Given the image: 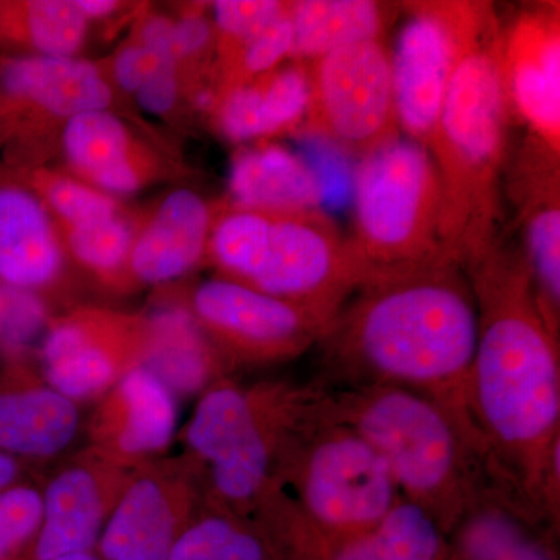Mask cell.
<instances>
[{
	"label": "cell",
	"instance_id": "cell-9",
	"mask_svg": "<svg viewBox=\"0 0 560 560\" xmlns=\"http://www.w3.org/2000/svg\"><path fill=\"white\" fill-rule=\"evenodd\" d=\"M219 350L231 374L242 368L287 363L316 348L330 320L217 276L180 296Z\"/></svg>",
	"mask_w": 560,
	"mask_h": 560
},
{
	"label": "cell",
	"instance_id": "cell-5",
	"mask_svg": "<svg viewBox=\"0 0 560 560\" xmlns=\"http://www.w3.org/2000/svg\"><path fill=\"white\" fill-rule=\"evenodd\" d=\"M320 382L221 378L197 399L180 430L200 467L210 506L256 518L279 493L280 475L318 410Z\"/></svg>",
	"mask_w": 560,
	"mask_h": 560
},
{
	"label": "cell",
	"instance_id": "cell-10",
	"mask_svg": "<svg viewBox=\"0 0 560 560\" xmlns=\"http://www.w3.org/2000/svg\"><path fill=\"white\" fill-rule=\"evenodd\" d=\"M307 130L366 156L401 135L394 102L390 50L363 40L307 62Z\"/></svg>",
	"mask_w": 560,
	"mask_h": 560
},
{
	"label": "cell",
	"instance_id": "cell-26",
	"mask_svg": "<svg viewBox=\"0 0 560 560\" xmlns=\"http://www.w3.org/2000/svg\"><path fill=\"white\" fill-rule=\"evenodd\" d=\"M232 206L268 213H301L323 206L324 187L304 158L279 145L242 149L232 160Z\"/></svg>",
	"mask_w": 560,
	"mask_h": 560
},
{
	"label": "cell",
	"instance_id": "cell-13",
	"mask_svg": "<svg viewBox=\"0 0 560 560\" xmlns=\"http://www.w3.org/2000/svg\"><path fill=\"white\" fill-rule=\"evenodd\" d=\"M206 503L200 467L186 453L143 464L117 501L95 555L101 560H168Z\"/></svg>",
	"mask_w": 560,
	"mask_h": 560
},
{
	"label": "cell",
	"instance_id": "cell-14",
	"mask_svg": "<svg viewBox=\"0 0 560 560\" xmlns=\"http://www.w3.org/2000/svg\"><path fill=\"white\" fill-rule=\"evenodd\" d=\"M138 469L90 445L66 459L40 490L43 518L25 558L55 560L95 551L106 522Z\"/></svg>",
	"mask_w": 560,
	"mask_h": 560
},
{
	"label": "cell",
	"instance_id": "cell-35",
	"mask_svg": "<svg viewBox=\"0 0 560 560\" xmlns=\"http://www.w3.org/2000/svg\"><path fill=\"white\" fill-rule=\"evenodd\" d=\"M289 2L279 0H219L212 3L220 61L230 60L243 46L256 38L287 10Z\"/></svg>",
	"mask_w": 560,
	"mask_h": 560
},
{
	"label": "cell",
	"instance_id": "cell-42",
	"mask_svg": "<svg viewBox=\"0 0 560 560\" xmlns=\"http://www.w3.org/2000/svg\"><path fill=\"white\" fill-rule=\"evenodd\" d=\"M73 3L88 21L102 20L120 9V3L116 0H73Z\"/></svg>",
	"mask_w": 560,
	"mask_h": 560
},
{
	"label": "cell",
	"instance_id": "cell-36",
	"mask_svg": "<svg viewBox=\"0 0 560 560\" xmlns=\"http://www.w3.org/2000/svg\"><path fill=\"white\" fill-rule=\"evenodd\" d=\"M43 518V495L35 486L21 482L0 492V560L27 555Z\"/></svg>",
	"mask_w": 560,
	"mask_h": 560
},
{
	"label": "cell",
	"instance_id": "cell-34",
	"mask_svg": "<svg viewBox=\"0 0 560 560\" xmlns=\"http://www.w3.org/2000/svg\"><path fill=\"white\" fill-rule=\"evenodd\" d=\"M293 54V27H291L289 5L282 14L271 22L243 46L230 60L221 62V90L224 92L267 75L291 60ZM219 102V101H217Z\"/></svg>",
	"mask_w": 560,
	"mask_h": 560
},
{
	"label": "cell",
	"instance_id": "cell-3",
	"mask_svg": "<svg viewBox=\"0 0 560 560\" xmlns=\"http://www.w3.org/2000/svg\"><path fill=\"white\" fill-rule=\"evenodd\" d=\"M501 40L500 18L492 3L481 2L429 143L441 183L442 243L464 270L503 234L504 178L514 117Z\"/></svg>",
	"mask_w": 560,
	"mask_h": 560
},
{
	"label": "cell",
	"instance_id": "cell-6",
	"mask_svg": "<svg viewBox=\"0 0 560 560\" xmlns=\"http://www.w3.org/2000/svg\"><path fill=\"white\" fill-rule=\"evenodd\" d=\"M206 257L219 276L330 323L368 272L352 238L323 209L268 213L231 206L213 220Z\"/></svg>",
	"mask_w": 560,
	"mask_h": 560
},
{
	"label": "cell",
	"instance_id": "cell-17",
	"mask_svg": "<svg viewBox=\"0 0 560 560\" xmlns=\"http://www.w3.org/2000/svg\"><path fill=\"white\" fill-rule=\"evenodd\" d=\"M506 171L508 190L517 208L521 249L541 315L560 335V171L559 154L526 140Z\"/></svg>",
	"mask_w": 560,
	"mask_h": 560
},
{
	"label": "cell",
	"instance_id": "cell-31",
	"mask_svg": "<svg viewBox=\"0 0 560 560\" xmlns=\"http://www.w3.org/2000/svg\"><path fill=\"white\" fill-rule=\"evenodd\" d=\"M68 256L72 257L92 278L113 290H128L132 280L128 260L136 232L127 219L117 213L80 226H61Z\"/></svg>",
	"mask_w": 560,
	"mask_h": 560
},
{
	"label": "cell",
	"instance_id": "cell-37",
	"mask_svg": "<svg viewBox=\"0 0 560 560\" xmlns=\"http://www.w3.org/2000/svg\"><path fill=\"white\" fill-rule=\"evenodd\" d=\"M168 60L175 58L158 54L139 43L131 44L117 54L113 66L114 79L120 90L136 94V91Z\"/></svg>",
	"mask_w": 560,
	"mask_h": 560
},
{
	"label": "cell",
	"instance_id": "cell-2",
	"mask_svg": "<svg viewBox=\"0 0 560 560\" xmlns=\"http://www.w3.org/2000/svg\"><path fill=\"white\" fill-rule=\"evenodd\" d=\"M477 338V301L460 265L370 270L316 346L326 377L320 383L423 394L455 416L485 453L469 411Z\"/></svg>",
	"mask_w": 560,
	"mask_h": 560
},
{
	"label": "cell",
	"instance_id": "cell-29",
	"mask_svg": "<svg viewBox=\"0 0 560 560\" xmlns=\"http://www.w3.org/2000/svg\"><path fill=\"white\" fill-rule=\"evenodd\" d=\"M168 560L283 559L259 522L206 503L176 541Z\"/></svg>",
	"mask_w": 560,
	"mask_h": 560
},
{
	"label": "cell",
	"instance_id": "cell-21",
	"mask_svg": "<svg viewBox=\"0 0 560 560\" xmlns=\"http://www.w3.org/2000/svg\"><path fill=\"white\" fill-rule=\"evenodd\" d=\"M62 150L81 179L110 197L136 194L160 173L153 151L110 110H94L66 120Z\"/></svg>",
	"mask_w": 560,
	"mask_h": 560
},
{
	"label": "cell",
	"instance_id": "cell-32",
	"mask_svg": "<svg viewBox=\"0 0 560 560\" xmlns=\"http://www.w3.org/2000/svg\"><path fill=\"white\" fill-rule=\"evenodd\" d=\"M31 186L47 210L58 217L61 226H80L120 213L116 198L58 172L39 168L33 173Z\"/></svg>",
	"mask_w": 560,
	"mask_h": 560
},
{
	"label": "cell",
	"instance_id": "cell-16",
	"mask_svg": "<svg viewBox=\"0 0 560 560\" xmlns=\"http://www.w3.org/2000/svg\"><path fill=\"white\" fill-rule=\"evenodd\" d=\"M283 560H445L447 536L425 511L397 501L371 528L324 534L282 515L257 521Z\"/></svg>",
	"mask_w": 560,
	"mask_h": 560
},
{
	"label": "cell",
	"instance_id": "cell-1",
	"mask_svg": "<svg viewBox=\"0 0 560 560\" xmlns=\"http://www.w3.org/2000/svg\"><path fill=\"white\" fill-rule=\"evenodd\" d=\"M466 272L478 308L469 411L490 478L533 525L559 533V337L541 315L521 246L504 232Z\"/></svg>",
	"mask_w": 560,
	"mask_h": 560
},
{
	"label": "cell",
	"instance_id": "cell-30",
	"mask_svg": "<svg viewBox=\"0 0 560 560\" xmlns=\"http://www.w3.org/2000/svg\"><path fill=\"white\" fill-rule=\"evenodd\" d=\"M88 35V20L73 0L0 2V40L21 44L36 55L73 57Z\"/></svg>",
	"mask_w": 560,
	"mask_h": 560
},
{
	"label": "cell",
	"instance_id": "cell-27",
	"mask_svg": "<svg viewBox=\"0 0 560 560\" xmlns=\"http://www.w3.org/2000/svg\"><path fill=\"white\" fill-rule=\"evenodd\" d=\"M445 560H559L558 537L492 497L448 534Z\"/></svg>",
	"mask_w": 560,
	"mask_h": 560
},
{
	"label": "cell",
	"instance_id": "cell-8",
	"mask_svg": "<svg viewBox=\"0 0 560 560\" xmlns=\"http://www.w3.org/2000/svg\"><path fill=\"white\" fill-rule=\"evenodd\" d=\"M441 212L440 176L425 145L400 135L360 158L350 238L368 271L455 261L442 243Z\"/></svg>",
	"mask_w": 560,
	"mask_h": 560
},
{
	"label": "cell",
	"instance_id": "cell-15",
	"mask_svg": "<svg viewBox=\"0 0 560 560\" xmlns=\"http://www.w3.org/2000/svg\"><path fill=\"white\" fill-rule=\"evenodd\" d=\"M501 62L512 117L529 139L560 154V9L525 7L503 27Z\"/></svg>",
	"mask_w": 560,
	"mask_h": 560
},
{
	"label": "cell",
	"instance_id": "cell-7",
	"mask_svg": "<svg viewBox=\"0 0 560 560\" xmlns=\"http://www.w3.org/2000/svg\"><path fill=\"white\" fill-rule=\"evenodd\" d=\"M399 500L381 453L327 418L319 399L289 453L278 495L254 521L282 515L324 534L357 533L381 522Z\"/></svg>",
	"mask_w": 560,
	"mask_h": 560
},
{
	"label": "cell",
	"instance_id": "cell-19",
	"mask_svg": "<svg viewBox=\"0 0 560 560\" xmlns=\"http://www.w3.org/2000/svg\"><path fill=\"white\" fill-rule=\"evenodd\" d=\"M80 429V405L51 388L28 361L10 363L0 383V452L24 463L54 460Z\"/></svg>",
	"mask_w": 560,
	"mask_h": 560
},
{
	"label": "cell",
	"instance_id": "cell-25",
	"mask_svg": "<svg viewBox=\"0 0 560 560\" xmlns=\"http://www.w3.org/2000/svg\"><path fill=\"white\" fill-rule=\"evenodd\" d=\"M308 103L307 65L293 61L224 92L215 106L217 125L231 142L268 139L300 127Z\"/></svg>",
	"mask_w": 560,
	"mask_h": 560
},
{
	"label": "cell",
	"instance_id": "cell-20",
	"mask_svg": "<svg viewBox=\"0 0 560 560\" xmlns=\"http://www.w3.org/2000/svg\"><path fill=\"white\" fill-rule=\"evenodd\" d=\"M65 243L31 189L0 186V282L46 298L66 276Z\"/></svg>",
	"mask_w": 560,
	"mask_h": 560
},
{
	"label": "cell",
	"instance_id": "cell-23",
	"mask_svg": "<svg viewBox=\"0 0 560 560\" xmlns=\"http://www.w3.org/2000/svg\"><path fill=\"white\" fill-rule=\"evenodd\" d=\"M147 320L149 341L142 366L156 375L176 399H198L213 383L232 377L219 350L180 298L162 301L147 313Z\"/></svg>",
	"mask_w": 560,
	"mask_h": 560
},
{
	"label": "cell",
	"instance_id": "cell-12",
	"mask_svg": "<svg viewBox=\"0 0 560 560\" xmlns=\"http://www.w3.org/2000/svg\"><path fill=\"white\" fill-rule=\"evenodd\" d=\"M147 341V313L77 307L51 318L39 342V374L77 405L95 404L142 366Z\"/></svg>",
	"mask_w": 560,
	"mask_h": 560
},
{
	"label": "cell",
	"instance_id": "cell-18",
	"mask_svg": "<svg viewBox=\"0 0 560 560\" xmlns=\"http://www.w3.org/2000/svg\"><path fill=\"white\" fill-rule=\"evenodd\" d=\"M86 436L90 447L127 466L160 459L178 436V399L156 375L135 368L95 401Z\"/></svg>",
	"mask_w": 560,
	"mask_h": 560
},
{
	"label": "cell",
	"instance_id": "cell-40",
	"mask_svg": "<svg viewBox=\"0 0 560 560\" xmlns=\"http://www.w3.org/2000/svg\"><path fill=\"white\" fill-rule=\"evenodd\" d=\"M173 28H175V22L168 20V18H151L140 31L139 44L176 60L175 47H173Z\"/></svg>",
	"mask_w": 560,
	"mask_h": 560
},
{
	"label": "cell",
	"instance_id": "cell-11",
	"mask_svg": "<svg viewBox=\"0 0 560 560\" xmlns=\"http://www.w3.org/2000/svg\"><path fill=\"white\" fill-rule=\"evenodd\" d=\"M480 7L471 0L405 3L407 18L390 50L394 102L401 135L427 149Z\"/></svg>",
	"mask_w": 560,
	"mask_h": 560
},
{
	"label": "cell",
	"instance_id": "cell-43",
	"mask_svg": "<svg viewBox=\"0 0 560 560\" xmlns=\"http://www.w3.org/2000/svg\"><path fill=\"white\" fill-rule=\"evenodd\" d=\"M55 560H101L95 551L75 552V555L62 556Z\"/></svg>",
	"mask_w": 560,
	"mask_h": 560
},
{
	"label": "cell",
	"instance_id": "cell-22",
	"mask_svg": "<svg viewBox=\"0 0 560 560\" xmlns=\"http://www.w3.org/2000/svg\"><path fill=\"white\" fill-rule=\"evenodd\" d=\"M215 212L194 190L172 191L136 234L128 272L132 283L165 285L184 278L208 256Z\"/></svg>",
	"mask_w": 560,
	"mask_h": 560
},
{
	"label": "cell",
	"instance_id": "cell-39",
	"mask_svg": "<svg viewBox=\"0 0 560 560\" xmlns=\"http://www.w3.org/2000/svg\"><path fill=\"white\" fill-rule=\"evenodd\" d=\"M212 43H215L213 24L201 14H187L183 20L175 22L173 47L178 62L201 57L202 51Z\"/></svg>",
	"mask_w": 560,
	"mask_h": 560
},
{
	"label": "cell",
	"instance_id": "cell-33",
	"mask_svg": "<svg viewBox=\"0 0 560 560\" xmlns=\"http://www.w3.org/2000/svg\"><path fill=\"white\" fill-rule=\"evenodd\" d=\"M54 318L46 298L0 282V350L9 363L27 361Z\"/></svg>",
	"mask_w": 560,
	"mask_h": 560
},
{
	"label": "cell",
	"instance_id": "cell-38",
	"mask_svg": "<svg viewBox=\"0 0 560 560\" xmlns=\"http://www.w3.org/2000/svg\"><path fill=\"white\" fill-rule=\"evenodd\" d=\"M135 95L140 108L149 114L164 116L171 113L179 97V62L165 61Z\"/></svg>",
	"mask_w": 560,
	"mask_h": 560
},
{
	"label": "cell",
	"instance_id": "cell-41",
	"mask_svg": "<svg viewBox=\"0 0 560 560\" xmlns=\"http://www.w3.org/2000/svg\"><path fill=\"white\" fill-rule=\"evenodd\" d=\"M24 460L0 452V492L13 488V486L21 485L22 478H24Z\"/></svg>",
	"mask_w": 560,
	"mask_h": 560
},
{
	"label": "cell",
	"instance_id": "cell-28",
	"mask_svg": "<svg viewBox=\"0 0 560 560\" xmlns=\"http://www.w3.org/2000/svg\"><path fill=\"white\" fill-rule=\"evenodd\" d=\"M289 14L291 60L307 65L342 47L383 39L393 7L377 0H296L289 2Z\"/></svg>",
	"mask_w": 560,
	"mask_h": 560
},
{
	"label": "cell",
	"instance_id": "cell-4",
	"mask_svg": "<svg viewBox=\"0 0 560 560\" xmlns=\"http://www.w3.org/2000/svg\"><path fill=\"white\" fill-rule=\"evenodd\" d=\"M320 410L381 453L401 499L425 511L445 536L482 501L501 499L480 444L423 394L389 385H324Z\"/></svg>",
	"mask_w": 560,
	"mask_h": 560
},
{
	"label": "cell",
	"instance_id": "cell-24",
	"mask_svg": "<svg viewBox=\"0 0 560 560\" xmlns=\"http://www.w3.org/2000/svg\"><path fill=\"white\" fill-rule=\"evenodd\" d=\"M0 91L60 119L109 110L113 90L94 62L75 57L5 58L0 61Z\"/></svg>",
	"mask_w": 560,
	"mask_h": 560
}]
</instances>
